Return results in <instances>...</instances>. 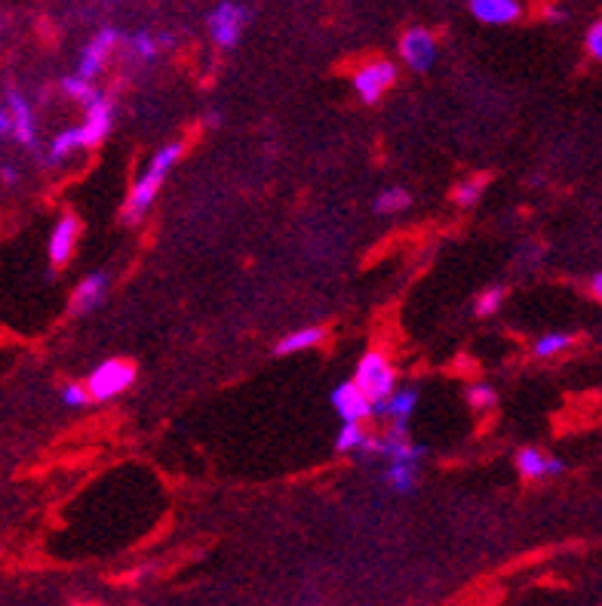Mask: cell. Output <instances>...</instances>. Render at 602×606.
Segmentation results:
<instances>
[{
  "instance_id": "cell-1",
  "label": "cell",
  "mask_w": 602,
  "mask_h": 606,
  "mask_svg": "<svg viewBox=\"0 0 602 606\" xmlns=\"http://www.w3.org/2000/svg\"><path fill=\"white\" fill-rule=\"evenodd\" d=\"M179 157H182V142H169V145H163V148L151 157L148 170L133 182V188H129V197H126V204H123L120 219H123L126 225H139V222L145 219V213H148L151 204H154V197H157L160 188H163V179L169 176L172 167H176Z\"/></svg>"
},
{
  "instance_id": "cell-2",
  "label": "cell",
  "mask_w": 602,
  "mask_h": 606,
  "mask_svg": "<svg viewBox=\"0 0 602 606\" xmlns=\"http://www.w3.org/2000/svg\"><path fill=\"white\" fill-rule=\"evenodd\" d=\"M354 382H357L375 403H381V400H387V397L397 391V370H394V363L387 360L381 351H366V354L360 357V363H357Z\"/></svg>"
},
{
  "instance_id": "cell-3",
  "label": "cell",
  "mask_w": 602,
  "mask_h": 606,
  "mask_svg": "<svg viewBox=\"0 0 602 606\" xmlns=\"http://www.w3.org/2000/svg\"><path fill=\"white\" fill-rule=\"evenodd\" d=\"M133 382H136V363H129L123 357H111V360L99 363V367L90 373L86 388H90L93 400L108 403V400L120 397Z\"/></svg>"
},
{
  "instance_id": "cell-4",
  "label": "cell",
  "mask_w": 602,
  "mask_h": 606,
  "mask_svg": "<svg viewBox=\"0 0 602 606\" xmlns=\"http://www.w3.org/2000/svg\"><path fill=\"white\" fill-rule=\"evenodd\" d=\"M394 80H397V65L384 62V59H375V62H366L354 74V93L360 96V102L375 105L387 90L394 87Z\"/></svg>"
},
{
  "instance_id": "cell-5",
  "label": "cell",
  "mask_w": 602,
  "mask_h": 606,
  "mask_svg": "<svg viewBox=\"0 0 602 606\" xmlns=\"http://www.w3.org/2000/svg\"><path fill=\"white\" fill-rule=\"evenodd\" d=\"M206 25H209V37L215 40V47L231 50V47H237V40L243 34L246 10L240 4H231V0H225V4H219V7L209 13Z\"/></svg>"
},
{
  "instance_id": "cell-6",
  "label": "cell",
  "mask_w": 602,
  "mask_h": 606,
  "mask_svg": "<svg viewBox=\"0 0 602 606\" xmlns=\"http://www.w3.org/2000/svg\"><path fill=\"white\" fill-rule=\"evenodd\" d=\"M332 410L341 422H369L375 419V400L357 382H341L332 391Z\"/></svg>"
},
{
  "instance_id": "cell-7",
  "label": "cell",
  "mask_w": 602,
  "mask_h": 606,
  "mask_svg": "<svg viewBox=\"0 0 602 606\" xmlns=\"http://www.w3.org/2000/svg\"><path fill=\"white\" fill-rule=\"evenodd\" d=\"M400 56L412 71H427L437 59V40L424 28H409L400 37Z\"/></svg>"
},
{
  "instance_id": "cell-8",
  "label": "cell",
  "mask_w": 602,
  "mask_h": 606,
  "mask_svg": "<svg viewBox=\"0 0 602 606\" xmlns=\"http://www.w3.org/2000/svg\"><path fill=\"white\" fill-rule=\"evenodd\" d=\"M4 111L13 120V139L22 148H34L37 145V124H34V111L28 105V99L19 90H7L4 96Z\"/></svg>"
},
{
  "instance_id": "cell-9",
  "label": "cell",
  "mask_w": 602,
  "mask_h": 606,
  "mask_svg": "<svg viewBox=\"0 0 602 606\" xmlns=\"http://www.w3.org/2000/svg\"><path fill=\"white\" fill-rule=\"evenodd\" d=\"M415 407H418V391L415 388H397L387 400L375 403V419L394 425V428H409Z\"/></svg>"
},
{
  "instance_id": "cell-10",
  "label": "cell",
  "mask_w": 602,
  "mask_h": 606,
  "mask_svg": "<svg viewBox=\"0 0 602 606\" xmlns=\"http://www.w3.org/2000/svg\"><path fill=\"white\" fill-rule=\"evenodd\" d=\"M77 234H80V219L74 213L59 216V222L53 225V234H50V247H47L53 268L68 265V259L74 256V247H77Z\"/></svg>"
},
{
  "instance_id": "cell-11",
  "label": "cell",
  "mask_w": 602,
  "mask_h": 606,
  "mask_svg": "<svg viewBox=\"0 0 602 606\" xmlns=\"http://www.w3.org/2000/svg\"><path fill=\"white\" fill-rule=\"evenodd\" d=\"M105 293H108V274H105V271L86 274V277L80 280V284L74 287V293H71L68 314H71V317H77V314H90L93 308L102 305Z\"/></svg>"
},
{
  "instance_id": "cell-12",
  "label": "cell",
  "mask_w": 602,
  "mask_h": 606,
  "mask_svg": "<svg viewBox=\"0 0 602 606\" xmlns=\"http://www.w3.org/2000/svg\"><path fill=\"white\" fill-rule=\"evenodd\" d=\"M83 139H86V148H96L114 127V105L111 99L102 93L96 102L86 105V117H83Z\"/></svg>"
},
{
  "instance_id": "cell-13",
  "label": "cell",
  "mask_w": 602,
  "mask_h": 606,
  "mask_svg": "<svg viewBox=\"0 0 602 606\" xmlns=\"http://www.w3.org/2000/svg\"><path fill=\"white\" fill-rule=\"evenodd\" d=\"M114 47H117V31H114V28H102V31L90 40V44L83 47L77 74L86 77V80L99 77V71L105 68V59H108V53H111Z\"/></svg>"
},
{
  "instance_id": "cell-14",
  "label": "cell",
  "mask_w": 602,
  "mask_h": 606,
  "mask_svg": "<svg viewBox=\"0 0 602 606\" xmlns=\"http://www.w3.org/2000/svg\"><path fill=\"white\" fill-rule=\"evenodd\" d=\"M516 468H520V474L526 480H547V477H559L566 471L563 459H556L538 447H523L516 450Z\"/></svg>"
},
{
  "instance_id": "cell-15",
  "label": "cell",
  "mask_w": 602,
  "mask_h": 606,
  "mask_svg": "<svg viewBox=\"0 0 602 606\" xmlns=\"http://www.w3.org/2000/svg\"><path fill=\"white\" fill-rule=\"evenodd\" d=\"M470 13L486 25H510L520 19L516 0H470Z\"/></svg>"
},
{
  "instance_id": "cell-16",
  "label": "cell",
  "mask_w": 602,
  "mask_h": 606,
  "mask_svg": "<svg viewBox=\"0 0 602 606\" xmlns=\"http://www.w3.org/2000/svg\"><path fill=\"white\" fill-rule=\"evenodd\" d=\"M384 487L397 496H409L418 487V462H387L384 468Z\"/></svg>"
},
{
  "instance_id": "cell-17",
  "label": "cell",
  "mask_w": 602,
  "mask_h": 606,
  "mask_svg": "<svg viewBox=\"0 0 602 606\" xmlns=\"http://www.w3.org/2000/svg\"><path fill=\"white\" fill-rule=\"evenodd\" d=\"M326 330L323 327H305V330H292L289 336H283L274 348V354L289 357V354H301V351H311L317 345H323Z\"/></svg>"
},
{
  "instance_id": "cell-18",
  "label": "cell",
  "mask_w": 602,
  "mask_h": 606,
  "mask_svg": "<svg viewBox=\"0 0 602 606\" xmlns=\"http://www.w3.org/2000/svg\"><path fill=\"white\" fill-rule=\"evenodd\" d=\"M80 148H86L83 127H68V130H62V133L50 142V148H47V164H50V167L65 164V160H68L74 151H80Z\"/></svg>"
},
{
  "instance_id": "cell-19",
  "label": "cell",
  "mask_w": 602,
  "mask_h": 606,
  "mask_svg": "<svg viewBox=\"0 0 602 606\" xmlns=\"http://www.w3.org/2000/svg\"><path fill=\"white\" fill-rule=\"evenodd\" d=\"M369 431L363 428V422H341L338 434H335V453H354L360 456V450L366 447Z\"/></svg>"
},
{
  "instance_id": "cell-20",
  "label": "cell",
  "mask_w": 602,
  "mask_h": 606,
  "mask_svg": "<svg viewBox=\"0 0 602 606\" xmlns=\"http://www.w3.org/2000/svg\"><path fill=\"white\" fill-rule=\"evenodd\" d=\"M575 345V336L572 333H563V330H550V333H544L538 342H535V357H541V360H547V357H559V354H566L569 348Z\"/></svg>"
},
{
  "instance_id": "cell-21",
  "label": "cell",
  "mask_w": 602,
  "mask_h": 606,
  "mask_svg": "<svg viewBox=\"0 0 602 606\" xmlns=\"http://www.w3.org/2000/svg\"><path fill=\"white\" fill-rule=\"evenodd\" d=\"M409 204H412V194H409L406 188H384V191H378V197H375V213L394 216V213L409 210Z\"/></svg>"
},
{
  "instance_id": "cell-22",
  "label": "cell",
  "mask_w": 602,
  "mask_h": 606,
  "mask_svg": "<svg viewBox=\"0 0 602 606\" xmlns=\"http://www.w3.org/2000/svg\"><path fill=\"white\" fill-rule=\"evenodd\" d=\"M169 44V37H154V34H148V31H139V34H133L129 37V53H133L136 59H142V62H151V59H157V53H160V47H166Z\"/></svg>"
},
{
  "instance_id": "cell-23",
  "label": "cell",
  "mask_w": 602,
  "mask_h": 606,
  "mask_svg": "<svg viewBox=\"0 0 602 606\" xmlns=\"http://www.w3.org/2000/svg\"><path fill=\"white\" fill-rule=\"evenodd\" d=\"M62 90H65V96H68V99L80 102L83 108L90 105V102H96V99L102 96V93L93 87V80H86V77H80V74L65 77V80H62Z\"/></svg>"
},
{
  "instance_id": "cell-24",
  "label": "cell",
  "mask_w": 602,
  "mask_h": 606,
  "mask_svg": "<svg viewBox=\"0 0 602 606\" xmlns=\"http://www.w3.org/2000/svg\"><path fill=\"white\" fill-rule=\"evenodd\" d=\"M483 191H486V179H464L452 191V200L461 210H467V207H477V200L483 197Z\"/></svg>"
},
{
  "instance_id": "cell-25",
  "label": "cell",
  "mask_w": 602,
  "mask_h": 606,
  "mask_svg": "<svg viewBox=\"0 0 602 606\" xmlns=\"http://www.w3.org/2000/svg\"><path fill=\"white\" fill-rule=\"evenodd\" d=\"M467 403L473 410H492L498 403V391L486 382H477V385H467Z\"/></svg>"
},
{
  "instance_id": "cell-26",
  "label": "cell",
  "mask_w": 602,
  "mask_h": 606,
  "mask_svg": "<svg viewBox=\"0 0 602 606\" xmlns=\"http://www.w3.org/2000/svg\"><path fill=\"white\" fill-rule=\"evenodd\" d=\"M59 397H62L65 407H71V410H80V407H86V403L93 400L90 388L80 385V382H65V385L59 388Z\"/></svg>"
},
{
  "instance_id": "cell-27",
  "label": "cell",
  "mask_w": 602,
  "mask_h": 606,
  "mask_svg": "<svg viewBox=\"0 0 602 606\" xmlns=\"http://www.w3.org/2000/svg\"><path fill=\"white\" fill-rule=\"evenodd\" d=\"M504 299H507V290H504V287H489V290H483V293L477 296V305H473V308H477L480 317H492V314L501 308Z\"/></svg>"
},
{
  "instance_id": "cell-28",
  "label": "cell",
  "mask_w": 602,
  "mask_h": 606,
  "mask_svg": "<svg viewBox=\"0 0 602 606\" xmlns=\"http://www.w3.org/2000/svg\"><path fill=\"white\" fill-rule=\"evenodd\" d=\"M584 44H587V53H590L596 62H602V19L590 25V31H587V40H584Z\"/></svg>"
},
{
  "instance_id": "cell-29",
  "label": "cell",
  "mask_w": 602,
  "mask_h": 606,
  "mask_svg": "<svg viewBox=\"0 0 602 606\" xmlns=\"http://www.w3.org/2000/svg\"><path fill=\"white\" fill-rule=\"evenodd\" d=\"M590 293L602 302V271L599 274H593V280H590Z\"/></svg>"
},
{
  "instance_id": "cell-30",
  "label": "cell",
  "mask_w": 602,
  "mask_h": 606,
  "mask_svg": "<svg viewBox=\"0 0 602 606\" xmlns=\"http://www.w3.org/2000/svg\"><path fill=\"white\" fill-rule=\"evenodd\" d=\"M544 16H547L550 22H563V19H566V13L559 10V7H547V13H544Z\"/></svg>"
},
{
  "instance_id": "cell-31",
  "label": "cell",
  "mask_w": 602,
  "mask_h": 606,
  "mask_svg": "<svg viewBox=\"0 0 602 606\" xmlns=\"http://www.w3.org/2000/svg\"><path fill=\"white\" fill-rule=\"evenodd\" d=\"M16 179H19V173H16V167H10V164H4V182H7V185H16Z\"/></svg>"
},
{
  "instance_id": "cell-32",
  "label": "cell",
  "mask_w": 602,
  "mask_h": 606,
  "mask_svg": "<svg viewBox=\"0 0 602 606\" xmlns=\"http://www.w3.org/2000/svg\"><path fill=\"white\" fill-rule=\"evenodd\" d=\"M203 124H206V127H219L222 117H219V114H209V117H203Z\"/></svg>"
}]
</instances>
